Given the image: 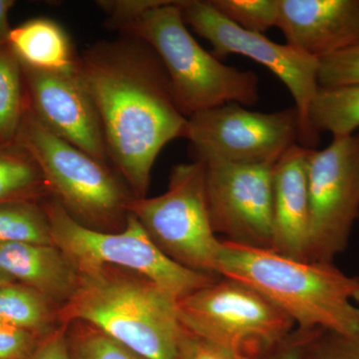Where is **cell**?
<instances>
[{"label": "cell", "mask_w": 359, "mask_h": 359, "mask_svg": "<svg viewBox=\"0 0 359 359\" xmlns=\"http://www.w3.org/2000/svg\"><path fill=\"white\" fill-rule=\"evenodd\" d=\"M74 69L95 105L111 166L135 198L147 197L158 155L188 131L162 61L143 40L123 35L75 55Z\"/></svg>", "instance_id": "1"}, {"label": "cell", "mask_w": 359, "mask_h": 359, "mask_svg": "<svg viewBox=\"0 0 359 359\" xmlns=\"http://www.w3.org/2000/svg\"><path fill=\"white\" fill-rule=\"evenodd\" d=\"M218 271L261 292L299 330L359 334V276L346 275L334 263L222 240Z\"/></svg>", "instance_id": "2"}, {"label": "cell", "mask_w": 359, "mask_h": 359, "mask_svg": "<svg viewBox=\"0 0 359 359\" xmlns=\"http://www.w3.org/2000/svg\"><path fill=\"white\" fill-rule=\"evenodd\" d=\"M78 273L76 292L59 311L62 325L88 323L146 359H180L176 297L130 269L103 264Z\"/></svg>", "instance_id": "3"}, {"label": "cell", "mask_w": 359, "mask_h": 359, "mask_svg": "<svg viewBox=\"0 0 359 359\" xmlns=\"http://www.w3.org/2000/svg\"><path fill=\"white\" fill-rule=\"evenodd\" d=\"M117 30L154 49L167 71L177 105L186 117L224 104L249 108L259 102L256 73L224 65L205 50L189 32L180 0H168Z\"/></svg>", "instance_id": "4"}, {"label": "cell", "mask_w": 359, "mask_h": 359, "mask_svg": "<svg viewBox=\"0 0 359 359\" xmlns=\"http://www.w3.org/2000/svg\"><path fill=\"white\" fill-rule=\"evenodd\" d=\"M18 141L39 163L50 198L90 230L119 233L127 224L134 195L109 164L59 138L28 107Z\"/></svg>", "instance_id": "5"}, {"label": "cell", "mask_w": 359, "mask_h": 359, "mask_svg": "<svg viewBox=\"0 0 359 359\" xmlns=\"http://www.w3.org/2000/svg\"><path fill=\"white\" fill-rule=\"evenodd\" d=\"M177 313L187 332L255 358H264L297 328L261 292L224 276L179 299Z\"/></svg>", "instance_id": "6"}, {"label": "cell", "mask_w": 359, "mask_h": 359, "mask_svg": "<svg viewBox=\"0 0 359 359\" xmlns=\"http://www.w3.org/2000/svg\"><path fill=\"white\" fill-rule=\"evenodd\" d=\"M127 211L175 263L219 278L222 240L212 229L208 211L204 163L194 160L176 165L166 192L157 197L133 198Z\"/></svg>", "instance_id": "7"}, {"label": "cell", "mask_w": 359, "mask_h": 359, "mask_svg": "<svg viewBox=\"0 0 359 359\" xmlns=\"http://www.w3.org/2000/svg\"><path fill=\"white\" fill-rule=\"evenodd\" d=\"M53 245L80 269L109 266L130 269L146 276L177 299L210 285L217 276L205 275L175 263L152 242L133 215L124 230L103 233L74 221L52 198L41 202Z\"/></svg>", "instance_id": "8"}, {"label": "cell", "mask_w": 359, "mask_h": 359, "mask_svg": "<svg viewBox=\"0 0 359 359\" xmlns=\"http://www.w3.org/2000/svg\"><path fill=\"white\" fill-rule=\"evenodd\" d=\"M186 139L203 163L275 165L299 144L301 123L294 106L263 113L229 103L189 117Z\"/></svg>", "instance_id": "9"}, {"label": "cell", "mask_w": 359, "mask_h": 359, "mask_svg": "<svg viewBox=\"0 0 359 359\" xmlns=\"http://www.w3.org/2000/svg\"><path fill=\"white\" fill-rule=\"evenodd\" d=\"M309 222L306 261L334 263L359 219V130L311 149L308 164Z\"/></svg>", "instance_id": "10"}, {"label": "cell", "mask_w": 359, "mask_h": 359, "mask_svg": "<svg viewBox=\"0 0 359 359\" xmlns=\"http://www.w3.org/2000/svg\"><path fill=\"white\" fill-rule=\"evenodd\" d=\"M186 25L212 45V53L221 60L238 54L268 68L289 89L301 123L299 145L316 149L320 136L309 124V110L318 89V59L280 44L261 33L233 25L210 4L209 0H180Z\"/></svg>", "instance_id": "11"}, {"label": "cell", "mask_w": 359, "mask_h": 359, "mask_svg": "<svg viewBox=\"0 0 359 359\" xmlns=\"http://www.w3.org/2000/svg\"><path fill=\"white\" fill-rule=\"evenodd\" d=\"M204 165L205 199L216 235L236 244L271 250L275 165Z\"/></svg>", "instance_id": "12"}, {"label": "cell", "mask_w": 359, "mask_h": 359, "mask_svg": "<svg viewBox=\"0 0 359 359\" xmlns=\"http://www.w3.org/2000/svg\"><path fill=\"white\" fill-rule=\"evenodd\" d=\"M21 65L28 107L37 119L59 138L110 165L98 113L74 66L47 71Z\"/></svg>", "instance_id": "13"}, {"label": "cell", "mask_w": 359, "mask_h": 359, "mask_svg": "<svg viewBox=\"0 0 359 359\" xmlns=\"http://www.w3.org/2000/svg\"><path fill=\"white\" fill-rule=\"evenodd\" d=\"M276 27L297 50L327 57L359 43V0H280Z\"/></svg>", "instance_id": "14"}, {"label": "cell", "mask_w": 359, "mask_h": 359, "mask_svg": "<svg viewBox=\"0 0 359 359\" xmlns=\"http://www.w3.org/2000/svg\"><path fill=\"white\" fill-rule=\"evenodd\" d=\"M311 148L297 144L278 159L273 172L271 250L306 261L309 201L308 164Z\"/></svg>", "instance_id": "15"}, {"label": "cell", "mask_w": 359, "mask_h": 359, "mask_svg": "<svg viewBox=\"0 0 359 359\" xmlns=\"http://www.w3.org/2000/svg\"><path fill=\"white\" fill-rule=\"evenodd\" d=\"M0 269L62 308L75 294L79 273L55 245L0 243Z\"/></svg>", "instance_id": "16"}, {"label": "cell", "mask_w": 359, "mask_h": 359, "mask_svg": "<svg viewBox=\"0 0 359 359\" xmlns=\"http://www.w3.org/2000/svg\"><path fill=\"white\" fill-rule=\"evenodd\" d=\"M9 46L21 62L37 69L63 71L74 66L69 39L55 21L34 18L13 28Z\"/></svg>", "instance_id": "17"}, {"label": "cell", "mask_w": 359, "mask_h": 359, "mask_svg": "<svg viewBox=\"0 0 359 359\" xmlns=\"http://www.w3.org/2000/svg\"><path fill=\"white\" fill-rule=\"evenodd\" d=\"M60 306L39 290L20 283L0 287V320L37 337H47L61 325Z\"/></svg>", "instance_id": "18"}, {"label": "cell", "mask_w": 359, "mask_h": 359, "mask_svg": "<svg viewBox=\"0 0 359 359\" xmlns=\"http://www.w3.org/2000/svg\"><path fill=\"white\" fill-rule=\"evenodd\" d=\"M48 198V186L32 153L18 141L0 145V204Z\"/></svg>", "instance_id": "19"}, {"label": "cell", "mask_w": 359, "mask_h": 359, "mask_svg": "<svg viewBox=\"0 0 359 359\" xmlns=\"http://www.w3.org/2000/svg\"><path fill=\"white\" fill-rule=\"evenodd\" d=\"M309 124L320 136L328 132L332 138L351 136L359 130V84L318 87L309 110Z\"/></svg>", "instance_id": "20"}, {"label": "cell", "mask_w": 359, "mask_h": 359, "mask_svg": "<svg viewBox=\"0 0 359 359\" xmlns=\"http://www.w3.org/2000/svg\"><path fill=\"white\" fill-rule=\"evenodd\" d=\"M27 110L22 65L9 44L0 47V145L18 141Z\"/></svg>", "instance_id": "21"}, {"label": "cell", "mask_w": 359, "mask_h": 359, "mask_svg": "<svg viewBox=\"0 0 359 359\" xmlns=\"http://www.w3.org/2000/svg\"><path fill=\"white\" fill-rule=\"evenodd\" d=\"M0 243L53 245L48 219L41 202L1 203Z\"/></svg>", "instance_id": "22"}, {"label": "cell", "mask_w": 359, "mask_h": 359, "mask_svg": "<svg viewBox=\"0 0 359 359\" xmlns=\"http://www.w3.org/2000/svg\"><path fill=\"white\" fill-rule=\"evenodd\" d=\"M70 359H146L82 321L66 325Z\"/></svg>", "instance_id": "23"}, {"label": "cell", "mask_w": 359, "mask_h": 359, "mask_svg": "<svg viewBox=\"0 0 359 359\" xmlns=\"http://www.w3.org/2000/svg\"><path fill=\"white\" fill-rule=\"evenodd\" d=\"M209 2L224 18L248 32L264 34L278 23L280 0H209Z\"/></svg>", "instance_id": "24"}, {"label": "cell", "mask_w": 359, "mask_h": 359, "mask_svg": "<svg viewBox=\"0 0 359 359\" xmlns=\"http://www.w3.org/2000/svg\"><path fill=\"white\" fill-rule=\"evenodd\" d=\"M301 359H359V334H344L332 330H311Z\"/></svg>", "instance_id": "25"}, {"label": "cell", "mask_w": 359, "mask_h": 359, "mask_svg": "<svg viewBox=\"0 0 359 359\" xmlns=\"http://www.w3.org/2000/svg\"><path fill=\"white\" fill-rule=\"evenodd\" d=\"M318 86H347L359 84V43L318 59Z\"/></svg>", "instance_id": "26"}, {"label": "cell", "mask_w": 359, "mask_h": 359, "mask_svg": "<svg viewBox=\"0 0 359 359\" xmlns=\"http://www.w3.org/2000/svg\"><path fill=\"white\" fill-rule=\"evenodd\" d=\"M41 340L27 330L0 320V359H32Z\"/></svg>", "instance_id": "27"}, {"label": "cell", "mask_w": 359, "mask_h": 359, "mask_svg": "<svg viewBox=\"0 0 359 359\" xmlns=\"http://www.w3.org/2000/svg\"><path fill=\"white\" fill-rule=\"evenodd\" d=\"M168 0H100L97 6L107 14V26L117 30L120 26L140 18L150 9L166 4Z\"/></svg>", "instance_id": "28"}, {"label": "cell", "mask_w": 359, "mask_h": 359, "mask_svg": "<svg viewBox=\"0 0 359 359\" xmlns=\"http://www.w3.org/2000/svg\"><path fill=\"white\" fill-rule=\"evenodd\" d=\"M180 359H263L242 355L201 339L184 330L180 337Z\"/></svg>", "instance_id": "29"}, {"label": "cell", "mask_w": 359, "mask_h": 359, "mask_svg": "<svg viewBox=\"0 0 359 359\" xmlns=\"http://www.w3.org/2000/svg\"><path fill=\"white\" fill-rule=\"evenodd\" d=\"M32 359H70L66 325L42 339Z\"/></svg>", "instance_id": "30"}, {"label": "cell", "mask_w": 359, "mask_h": 359, "mask_svg": "<svg viewBox=\"0 0 359 359\" xmlns=\"http://www.w3.org/2000/svg\"><path fill=\"white\" fill-rule=\"evenodd\" d=\"M311 332V330L295 328L287 339L271 349L263 359H301L302 348Z\"/></svg>", "instance_id": "31"}, {"label": "cell", "mask_w": 359, "mask_h": 359, "mask_svg": "<svg viewBox=\"0 0 359 359\" xmlns=\"http://www.w3.org/2000/svg\"><path fill=\"white\" fill-rule=\"evenodd\" d=\"M15 4L13 0H0V47L8 44L13 28L9 25V11Z\"/></svg>", "instance_id": "32"}, {"label": "cell", "mask_w": 359, "mask_h": 359, "mask_svg": "<svg viewBox=\"0 0 359 359\" xmlns=\"http://www.w3.org/2000/svg\"><path fill=\"white\" fill-rule=\"evenodd\" d=\"M15 283V280H14L11 276H9L6 273H4V271L0 269V287H4V285H9V283Z\"/></svg>", "instance_id": "33"}, {"label": "cell", "mask_w": 359, "mask_h": 359, "mask_svg": "<svg viewBox=\"0 0 359 359\" xmlns=\"http://www.w3.org/2000/svg\"><path fill=\"white\" fill-rule=\"evenodd\" d=\"M358 306H359V304H358Z\"/></svg>", "instance_id": "34"}]
</instances>
